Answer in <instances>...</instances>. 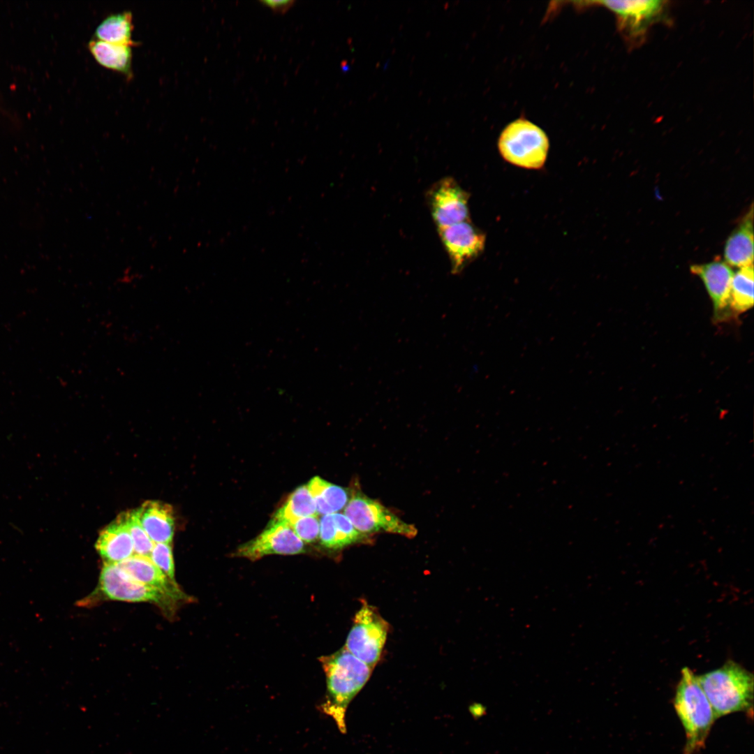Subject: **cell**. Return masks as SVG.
Masks as SVG:
<instances>
[{"label": "cell", "instance_id": "18", "mask_svg": "<svg viewBox=\"0 0 754 754\" xmlns=\"http://www.w3.org/2000/svg\"><path fill=\"white\" fill-rule=\"evenodd\" d=\"M88 48L95 60L102 66L133 77L131 46L92 38Z\"/></svg>", "mask_w": 754, "mask_h": 754}, {"label": "cell", "instance_id": "1", "mask_svg": "<svg viewBox=\"0 0 754 754\" xmlns=\"http://www.w3.org/2000/svg\"><path fill=\"white\" fill-rule=\"evenodd\" d=\"M320 660L326 675L327 693L319 709L331 716L340 732L345 733L348 706L365 685L373 668L345 647L330 656L320 658Z\"/></svg>", "mask_w": 754, "mask_h": 754}, {"label": "cell", "instance_id": "21", "mask_svg": "<svg viewBox=\"0 0 754 754\" xmlns=\"http://www.w3.org/2000/svg\"><path fill=\"white\" fill-rule=\"evenodd\" d=\"M318 515L315 501L306 485L295 489L286 502L275 512L272 522H282L288 525L295 520Z\"/></svg>", "mask_w": 754, "mask_h": 754}, {"label": "cell", "instance_id": "16", "mask_svg": "<svg viewBox=\"0 0 754 754\" xmlns=\"http://www.w3.org/2000/svg\"><path fill=\"white\" fill-rule=\"evenodd\" d=\"M753 208L727 237L723 251L724 261L730 267L753 265Z\"/></svg>", "mask_w": 754, "mask_h": 754}, {"label": "cell", "instance_id": "12", "mask_svg": "<svg viewBox=\"0 0 754 754\" xmlns=\"http://www.w3.org/2000/svg\"><path fill=\"white\" fill-rule=\"evenodd\" d=\"M691 272L703 282L711 300L714 316H720L730 307V288L734 276L731 267L724 260L693 265Z\"/></svg>", "mask_w": 754, "mask_h": 754}, {"label": "cell", "instance_id": "22", "mask_svg": "<svg viewBox=\"0 0 754 754\" xmlns=\"http://www.w3.org/2000/svg\"><path fill=\"white\" fill-rule=\"evenodd\" d=\"M753 265L740 267L731 283L730 307L736 313H744L753 306Z\"/></svg>", "mask_w": 754, "mask_h": 754}, {"label": "cell", "instance_id": "13", "mask_svg": "<svg viewBox=\"0 0 754 754\" xmlns=\"http://www.w3.org/2000/svg\"><path fill=\"white\" fill-rule=\"evenodd\" d=\"M117 565L133 579L160 589L179 602L189 599L176 582L169 579L149 557L133 554Z\"/></svg>", "mask_w": 754, "mask_h": 754}, {"label": "cell", "instance_id": "5", "mask_svg": "<svg viewBox=\"0 0 754 754\" xmlns=\"http://www.w3.org/2000/svg\"><path fill=\"white\" fill-rule=\"evenodd\" d=\"M105 599L128 603H151L171 613L179 602L165 592L130 577L117 564L103 566L97 588Z\"/></svg>", "mask_w": 754, "mask_h": 754}, {"label": "cell", "instance_id": "15", "mask_svg": "<svg viewBox=\"0 0 754 754\" xmlns=\"http://www.w3.org/2000/svg\"><path fill=\"white\" fill-rule=\"evenodd\" d=\"M138 512L141 526L154 543H172L175 520L170 505L149 501L144 503Z\"/></svg>", "mask_w": 754, "mask_h": 754}, {"label": "cell", "instance_id": "19", "mask_svg": "<svg viewBox=\"0 0 754 754\" xmlns=\"http://www.w3.org/2000/svg\"><path fill=\"white\" fill-rule=\"evenodd\" d=\"M306 486L315 501L318 514L325 515L338 512L346 507L350 498L346 488L329 482L319 476L313 477Z\"/></svg>", "mask_w": 754, "mask_h": 754}, {"label": "cell", "instance_id": "26", "mask_svg": "<svg viewBox=\"0 0 754 754\" xmlns=\"http://www.w3.org/2000/svg\"><path fill=\"white\" fill-rule=\"evenodd\" d=\"M260 3L269 7L274 13L283 14L295 3L294 0H260Z\"/></svg>", "mask_w": 754, "mask_h": 754}, {"label": "cell", "instance_id": "4", "mask_svg": "<svg viewBox=\"0 0 754 754\" xmlns=\"http://www.w3.org/2000/svg\"><path fill=\"white\" fill-rule=\"evenodd\" d=\"M549 147L545 132L531 121L519 118L508 124L498 141L501 156L508 163L526 169H540Z\"/></svg>", "mask_w": 754, "mask_h": 754}, {"label": "cell", "instance_id": "8", "mask_svg": "<svg viewBox=\"0 0 754 754\" xmlns=\"http://www.w3.org/2000/svg\"><path fill=\"white\" fill-rule=\"evenodd\" d=\"M469 194L452 177L442 178L427 193V201L436 229L469 221Z\"/></svg>", "mask_w": 754, "mask_h": 754}, {"label": "cell", "instance_id": "25", "mask_svg": "<svg viewBox=\"0 0 754 754\" xmlns=\"http://www.w3.org/2000/svg\"><path fill=\"white\" fill-rule=\"evenodd\" d=\"M288 526L304 542H313L319 538L320 520L317 515L298 519Z\"/></svg>", "mask_w": 754, "mask_h": 754}, {"label": "cell", "instance_id": "6", "mask_svg": "<svg viewBox=\"0 0 754 754\" xmlns=\"http://www.w3.org/2000/svg\"><path fill=\"white\" fill-rule=\"evenodd\" d=\"M344 515L355 528L367 535L385 532L413 538L417 528L400 519L389 508L360 491H355L344 508Z\"/></svg>", "mask_w": 754, "mask_h": 754}, {"label": "cell", "instance_id": "14", "mask_svg": "<svg viewBox=\"0 0 754 754\" xmlns=\"http://www.w3.org/2000/svg\"><path fill=\"white\" fill-rule=\"evenodd\" d=\"M95 547L105 563L117 564L133 555V542L124 512L102 530Z\"/></svg>", "mask_w": 754, "mask_h": 754}, {"label": "cell", "instance_id": "20", "mask_svg": "<svg viewBox=\"0 0 754 754\" xmlns=\"http://www.w3.org/2000/svg\"><path fill=\"white\" fill-rule=\"evenodd\" d=\"M133 30L131 12L121 11L105 17L96 27L94 38L112 43L133 46L136 43L132 38Z\"/></svg>", "mask_w": 754, "mask_h": 754}, {"label": "cell", "instance_id": "11", "mask_svg": "<svg viewBox=\"0 0 754 754\" xmlns=\"http://www.w3.org/2000/svg\"><path fill=\"white\" fill-rule=\"evenodd\" d=\"M304 552V542L287 524L269 522L261 533L238 547L233 556L256 561L270 554L294 555Z\"/></svg>", "mask_w": 754, "mask_h": 754}, {"label": "cell", "instance_id": "17", "mask_svg": "<svg viewBox=\"0 0 754 754\" xmlns=\"http://www.w3.org/2000/svg\"><path fill=\"white\" fill-rule=\"evenodd\" d=\"M365 536L355 528L344 514H327L320 519L319 539L326 548L341 549L362 541Z\"/></svg>", "mask_w": 754, "mask_h": 754}, {"label": "cell", "instance_id": "23", "mask_svg": "<svg viewBox=\"0 0 754 754\" xmlns=\"http://www.w3.org/2000/svg\"><path fill=\"white\" fill-rule=\"evenodd\" d=\"M124 515L133 540L134 554L149 557L154 542L141 526L138 519V509L124 512Z\"/></svg>", "mask_w": 754, "mask_h": 754}, {"label": "cell", "instance_id": "24", "mask_svg": "<svg viewBox=\"0 0 754 754\" xmlns=\"http://www.w3.org/2000/svg\"><path fill=\"white\" fill-rule=\"evenodd\" d=\"M149 558L169 579L175 581V564L171 544L154 543Z\"/></svg>", "mask_w": 754, "mask_h": 754}, {"label": "cell", "instance_id": "3", "mask_svg": "<svg viewBox=\"0 0 754 754\" xmlns=\"http://www.w3.org/2000/svg\"><path fill=\"white\" fill-rule=\"evenodd\" d=\"M673 704L685 731L683 754H696L704 748L716 718L697 677L688 667L681 670Z\"/></svg>", "mask_w": 754, "mask_h": 754}, {"label": "cell", "instance_id": "7", "mask_svg": "<svg viewBox=\"0 0 754 754\" xmlns=\"http://www.w3.org/2000/svg\"><path fill=\"white\" fill-rule=\"evenodd\" d=\"M388 625L371 606L364 604L355 616L345 648L374 668L384 646Z\"/></svg>", "mask_w": 754, "mask_h": 754}, {"label": "cell", "instance_id": "2", "mask_svg": "<svg viewBox=\"0 0 754 754\" xmlns=\"http://www.w3.org/2000/svg\"><path fill=\"white\" fill-rule=\"evenodd\" d=\"M697 678L716 719L735 712L753 716V675L741 665L729 660Z\"/></svg>", "mask_w": 754, "mask_h": 754}, {"label": "cell", "instance_id": "10", "mask_svg": "<svg viewBox=\"0 0 754 754\" xmlns=\"http://www.w3.org/2000/svg\"><path fill=\"white\" fill-rule=\"evenodd\" d=\"M452 274H459L484 251L485 235L469 221L437 229Z\"/></svg>", "mask_w": 754, "mask_h": 754}, {"label": "cell", "instance_id": "9", "mask_svg": "<svg viewBox=\"0 0 754 754\" xmlns=\"http://www.w3.org/2000/svg\"><path fill=\"white\" fill-rule=\"evenodd\" d=\"M594 3L606 7L616 15L619 27L631 43L641 41L648 28L663 15L665 1H600Z\"/></svg>", "mask_w": 754, "mask_h": 754}]
</instances>
